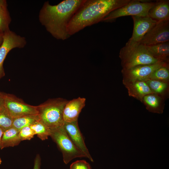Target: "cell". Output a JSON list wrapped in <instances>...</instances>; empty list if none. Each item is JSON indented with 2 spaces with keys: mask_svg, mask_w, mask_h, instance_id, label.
Listing matches in <instances>:
<instances>
[{
  "mask_svg": "<svg viewBox=\"0 0 169 169\" xmlns=\"http://www.w3.org/2000/svg\"><path fill=\"white\" fill-rule=\"evenodd\" d=\"M39 120L38 114L28 115L13 119L12 127L19 131L26 126H30L35 122Z\"/></svg>",
  "mask_w": 169,
  "mask_h": 169,
  "instance_id": "21",
  "label": "cell"
},
{
  "mask_svg": "<svg viewBox=\"0 0 169 169\" xmlns=\"http://www.w3.org/2000/svg\"><path fill=\"white\" fill-rule=\"evenodd\" d=\"M155 2L131 0L126 4L110 13L102 21L110 22L120 17L127 16H148L150 9Z\"/></svg>",
  "mask_w": 169,
  "mask_h": 169,
  "instance_id": "6",
  "label": "cell"
},
{
  "mask_svg": "<svg viewBox=\"0 0 169 169\" xmlns=\"http://www.w3.org/2000/svg\"><path fill=\"white\" fill-rule=\"evenodd\" d=\"M122 83L127 90L128 95L141 101L145 95L154 93L143 80L123 79Z\"/></svg>",
  "mask_w": 169,
  "mask_h": 169,
  "instance_id": "13",
  "label": "cell"
},
{
  "mask_svg": "<svg viewBox=\"0 0 169 169\" xmlns=\"http://www.w3.org/2000/svg\"><path fill=\"white\" fill-rule=\"evenodd\" d=\"M5 93L0 92V110L4 108Z\"/></svg>",
  "mask_w": 169,
  "mask_h": 169,
  "instance_id": "28",
  "label": "cell"
},
{
  "mask_svg": "<svg viewBox=\"0 0 169 169\" xmlns=\"http://www.w3.org/2000/svg\"><path fill=\"white\" fill-rule=\"evenodd\" d=\"M64 128L68 136L76 147L91 162L94 160L86 146L83 137L79 128L78 120L64 122Z\"/></svg>",
  "mask_w": 169,
  "mask_h": 169,
  "instance_id": "12",
  "label": "cell"
},
{
  "mask_svg": "<svg viewBox=\"0 0 169 169\" xmlns=\"http://www.w3.org/2000/svg\"><path fill=\"white\" fill-rule=\"evenodd\" d=\"M11 21L7 8L6 1L1 0L0 2V33H3L9 30Z\"/></svg>",
  "mask_w": 169,
  "mask_h": 169,
  "instance_id": "20",
  "label": "cell"
},
{
  "mask_svg": "<svg viewBox=\"0 0 169 169\" xmlns=\"http://www.w3.org/2000/svg\"><path fill=\"white\" fill-rule=\"evenodd\" d=\"M13 118L5 107L0 110V127L5 130L12 127Z\"/></svg>",
  "mask_w": 169,
  "mask_h": 169,
  "instance_id": "24",
  "label": "cell"
},
{
  "mask_svg": "<svg viewBox=\"0 0 169 169\" xmlns=\"http://www.w3.org/2000/svg\"><path fill=\"white\" fill-rule=\"evenodd\" d=\"M169 41V21L157 22L145 35L140 43L145 46L151 45Z\"/></svg>",
  "mask_w": 169,
  "mask_h": 169,
  "instance_id": "9",
  "label": "cell"
},
{
  "mask_svg": "<svg viewBox=\"0 0 169 169\" xmlns=\"http://www.w3.org/2000/svg\"><path fill=\"white\" fill-rule=\"evenodd\" d=\"M3 33H0V45H1L3 41Z\"/></svg>",
  "mask_w": 169,
  "mask_h": 169,
  "instance_id": "30",
  "label": "cell"
},
{
  "mask_svg": "<svg viewBox=\"0 0 169 169\" xmlns=\"http://www.w3.org/2000/svg\"><path fill=\"white\" fill-rule=\"evenodd\" d=\"M68 101L58 98L50 99L37 106L39 120L50 129L62 126L64 124L63 112Z\"/></svg>",
  "mask_w": 169,
  "mask_h": 169,
  "instance_id": "4",
  "label": "cell"
},
{
  "mask_svg": "<svg viewBox=\"0 0 169 169\" xmlns=\"http://www.w3.org/2000/svg\"><path fill=\"white\" fill-rule=\"evenodd\" d=\"M119 57L122 69H128L138 65L162 62L154 58L148 51L145 45L140 43L125 45L120 49Z\"/></svg>",
  "mask_w": 169,
  "mask_h": 169,
  "instance_id": "3",
  "label": "cell"
},
{
  "mask_svg": "<svg viewBox=\"0 0 169 169\" xmlns=\"http://www.w3.org/2000/svg\"><path fill=\"white\" fill-rule=\"evenodd\" d=\"M147 79L169 82V66H163L158 68Z\"/></svg>",
  "mask_w": 169,
  "mask_h": 169,
  "instance_id": "23",
  "label": "cell"
},
{
  "mask_svg": "<svg viewBox=\"0 0 169 169\" xmlns=\"http://www.w3.org/2000/svg\"><path fill=\"white\" fill-rule=\"evenodd\" d=\"M40 139H47L51 134V129L44 124L40 121H37L30 126Z\"/></svg>",
  "mask_w": 169,
  "mask_h": 169,
  "instance_id": "22",
  "label": "cell"
},
{
  "mask_svg": "<svg viewBox=\"0 0 169 169\" xmlns=\"http://www.w3.org/2000/svg\"><path fill=\"white\" fill-rule=\"evenodd\" d=\"M4 107L13 119L38 114L37 106L27 104L22 100L10 94H5Z\"/></svg>",
  "mask_w": 169,
  "mask_h": 169,
  "instance_id": "8",
  "label": "cell"
},
{
  "mask_svg": "<svg viewBox=\"0 0 169 169\" xmlns=\"http://www.w3.org/2000/svg\"><path fill=\"white\" fill-rule=\"evenodd\" d=\"M145 46L149 53L159 61L169 62V42Z\"/></svg>",
  "mask_w": 169,
  "mask_h": 169,
  "instance_id": "17",
  "label": "cell"
},
{
  "mask_svg": "<svg viewBox=\"0 0 169 169\" xmlns=\"http://www.w3.org/2000/svg\"><path fill=\"white\" fill-rule=\"evenodd\" d=\"M134 27L132 34L125 45L140 43L145 35L156 24L157 22L149 16H132Z\"/></svg>",
  "mask_w": 169,
  "mask_h": 169,
  "instance_id": "11",
  "label": "cell"
},
{
  "mask_svg": "<svg viewBox=\"0 0 169 169\" xmlns=\"http://www.w3.org/2000/svg\"><path fill=\"white\" fill-rule=\"evenodd\" d=\"M86 99L79 97L68 101L63 112L64 122H69L78 120L79 114L84 107Z\"/></svg>",
  "mask_w": 169,
  "mask_h": 169,
  "instance_id": "14",
  "label": "cell"
},
{
  "mask_svg": "<svg viewBox=\"0 0 169 169\" xmlns=\"http://www.w3.org/2000/svg\"><path fill=\"white\" fill-rule=\"evenodd\" d=\"M41 160L39 156L36 157L34 161L33 169H40Z\"/></svg>",
  "mask_w": 169,
  "mask_h": 169,
  "instance_id": "27",
  "label": "cell"
},
{
  "mask_svg": "<svg viewBox=\"0 0 169 169\" xmlns=\"http://www.w3.org/2000/svg\"><path fill=\"white\" fill-rule=\"evenodd\" d=\"M6 130L5 129L0 127V148H1V142L2 137L3 135V134L5 131Z\"/></svg>",
  "mask_w": 169,
  "mask_h": 169,
  "instance_id": "29",
  "label": "cell"
},
{
  "mask_svg": "<svg viewBox=\"0 0 169 169\" xmlns=\"http://www.w3.org/2000/svg\"><path fill=\"white\" fill-rule=\"evenodd\" d=\"M70 169H91L90 164L84 160H78L71 164Z\"/></svg>",
  "mask_w": 169,
  "mask_h": 169,
  "instance_id": "26",
  "label": "cell"
},
{
  "mask_svg": "<svg viewBox=\"0 0 169 169\" xmlns=\"http://www.w3.org/2000/svg\"><path fill=\"white\" fill-rule=\"evenodd\" d=\"M19 137L21 141L30 140L35 135L34 131L30 126L25 127L19 131Z\"/></svg>",
  "mask_w": 169,
  "mask_h": 169,
  "instance_id": "25",
  "label": "cell"
},
{
  "mask_svg": "<svg viewBox=\"0 0 169 169\" xmlns=\"http://www.w3.org/2000/svg\"><path fill=\"white\" fill-rule=\"evenodd\" d=\"M165 100L155 93H151L144 96L142 102L149 112L162 114L164 108Z\"/></svg>",
  "mask_w": 169,
  "mask_h": 169,
  "instance_id": "16",
  "label": "cell"
},
{
  "mask_svg": "<svg viewBox=\"0 0 169 169\" xmlns=\"http://www.w3.org/2000/svg\"><path fill=\"white\" fill-rule=\"evenodd\" d=\"M148 15L156 22L169 21V1H156L149 10Z\"/></svg>",
  "mask_w": 169,
  "mask_h": 169,
  "instance_id": "15",
  "label": "cell"
},
{
  "mask_svg": "<svg viewBox=\"0 0 169 169\" xmlns=\"http://www.w3.org/2000/svg\"><path fill=\"white\" fill-rule=\"evenodd\" d=\"M50 136L56 143L61 151L64 163L68 164L76 158L85 157L86 156L74 145L67 134L63 125L51 129Z\"/></svg>",
  "mask_w": 169,
  "mask_h": 169,
  "instance_id": "5",
  "label": "cell"
},
{
  "mask_svg": "<svg viewBox=\"0 0 169 169\" xmlns=\"http://www.w3.org/2000/svg\"><path fill=\"white\" fill-rule=\"evenodd\" d=\"M21 141L19 131L12 127L4 131L2 138L0 149L17 146Z\"/></svg>",
  "mask_w": 169,
  "mask_h": 169,
  "instance_id": "18",
  "label": "cell"
},
{
  "mask_svg": "<svg viewBox=\"0 0 169 169\" xmlns=\"http://www.w3.org/2000/svg\"><path fill=\"white\" fill-rule=\"evenodd\" d=\"M2 162V160H1V159L0 158V164H1Z\"/></svg>",
  "mask_w": 169,
  "mask_h": 169,
  "instance_id": "31",
  "label": "cell"
},
{
  "mask_svg": "<svg viewBox=\"0 0 169 169\" xmlns=\"http://www.w3.org/2000/svg\"><path fill=\"white\" fill-rule=\"evenodd\" d=\"M26 44L24 37L10 30L3 33V41L0 46V79L5 75L3 64L8 53L14 48H23Z\"/></svg>",
  "mask_w": 169,
  "mask_h": 169,
  "instance_id": "7",
  "label": "cell"
},
{
  "mask_svg": "<svg viewBox=\"0 0 169 169\" xmlns=\"http://www.w3.org/2000/svg\"><path fill=\"white\" fill-rule=\"evenodd\" d=\"M169 66V62H162L151 64L140 65L128 69H122L123 79L144 80L158 68Z\"/></svg>",
  "mask_w": 169,
  "mask_h": 169,
  "instance_id": "10",
  "label": "cell"
},
{
  "mask_svg": "<svg viewBox=\"0 0 169 169\" xmlns=\"http://www.w3.org/2000/svg\"><path fill=\"white\" fill-rule=\"evenodd\" d=\"M85 0H65L56 5L45 2L38 14L41 24L55 38L65 40L70 37L67 28L73 15Z\"/></svg>",
  "mask_w": 169,
  "mask_h": 169,
  "instance_id": "1",
  "label": "cell"
},
{
  "mask_svg": "<svg viewBox=\"0 0 169 169\" xmlns=\"http://www.w3.org/2000/svg\"><path fill=\"white\" fill-rule=\"evenodd\" d=\"M131 0H85L71 18L68 25L70 36L85 27L102 21L112 11Z\"/></svg>",
  "mask_w": 169,
  "mask_h": 169,
  "instance_id": "2",
  "label": "cell"
},
{
  "mask_svg": "<svg viewBox=\"0 0 169 169\" xmlns=\"http://www.w3.org/2000/svg\"><path fill=\"white\" fill-rule=\"evenodd\" d=\"M144 80L154 93L166 99L169 95V82L146 79Z\"/></svg>",
  "mask_w": 169,
  "mask_h": 169,
  "instance_id": "19",
  "label": "cell"
}]
</instances>
